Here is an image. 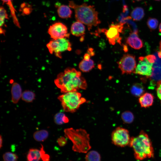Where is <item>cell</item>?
I'll use <instances>...</instances> for the list:
<instances>
[{"instance_id": "cell-4", "label": "cell", "mask_w": 161, "mask_h": 161, "mask_svg": "<svg viewBox=\"0 0 161 161\" xmlns=\"http://www.w3.org/2000/svg\"><path fill=\"white\" fill-rule=\"evenodd\" d=\"M64 132L65 137L72 142L74 151L86 153L91 148L89 134L85 129L69 128L65 129Z\"/></svg>"}, {"instance_id": "cell-13", "label": "cell", "mask_w": 161, "mask_h": 161, "mask_svg": "<svg viewBox=\"0 0 161 161\" xmlns=\"http://www.w3.org/2000/svg\"><path fill=\"white\" fill-rule=\"evenodd\" d=\"M126 43L131 47L137 49H139L143 47V42L139 37L138 33L132 32L126 39Z\"/></svg>"}, {"instance_id": "cell-17", "label": "cell", "mask_w": 161, "mask_h": 161, "mask_svg": "<svg viewBox=\"0 0 161 161\" xmlns=\"http://www.w3.org/2000/svg\"><path fill=\"white\" fill-rule=\"evenodd\" d=\"M57 13L59 17L61 18H69L72 13V10L68 6L62 5L58 7Z\"/></svg>"}, {"instance_id": "cell-42", "label": "cell", "mask_w": 161, "mask_h": 161, "mask_svg": "<svg viewBox=\"0 0 161 161\" xmlns=\"http://www.w3.org/2000/svg\"><path fill=\"white\" fill-rule=\"evenodd\" d=\"M155 1H160L161 0H155Z\"/></svg>"}, {"instance_id": "cell-29", "label": "cell", "mask_w": 161, "mask_h": 161, "mask_svg": "<svg viewBox=\"0 0 161 161\" xmlns=\"http://www.w3.org/2000/svg\"><path fill=\"white\" fill-rule=\"evenodd\" d=\"M20 10L22 12V15H27L31 13L32 8L31 5L27 3H23L21 5Z\"/></svg>"}, {"instance_id": "cell-27", "label": "cell", "mask_w": 161, "mask_h": 161, "mask_svg": "<svg viewBox=\"0 0 161 161\" xmlns=\"http://www.w3.org/2000/svg\"><path fill=\"white\" fill-rule=\"evenodd\" d=\"M150 77L154 80H161V66H153L152 74Z\"/></svg>"}, {"instance_id": "cell-41", "label": "cell", "mask_w": 161, "mask_h": 161, "mask_svg": "<svg viewBox=\"0 0 161 161\" xmlns=\"http://www.w3.org/2000/svg\"><path fill=\"white\" fill-rule=\"evenodd\" d=\"M137 1H141V0H135Z\"/></svg>"}, {"instance_id": "cell-40", "label": "cell", "mask_w": 161, "mask_h": 161, "mask_svg": "<svg viewBox=\"0 0 161 161\" xmlns=\"http://www.w3.org/2000/svg\"><path fill=\"white\" fill-rule=\"evenodd\" d=\"M159 32L161 33V23L159 25Z\"/></svg>"}, {"instance_id": "cell-24", "label": "cell", "mask_w": 161, "mask_h": 161, "mask_svg": "<svg viewBox=\"0 0 161 161\" xmlns=\"http://www.w3.org/2000/svg\"><path fill=\"white\" fill-rule=\"evenodd\" d=\"M85 159L86 161H100V155L97 151H90L86 154Z\"/></svg>"}, {"instance_id": "cell-10", "label": "cell", "mask_w": 161, "mask_h": 161, "mask_svg": "<svg viewBox=\"0 0 161 161\" xmlns=\"http://www.w3.org/2000/svg\"><path fill=\"white\" fill-rule=\"evenodd\" d=\"M48 32L51 38L54 39L64 38H68L70 35L66 26L60 22L55 23L50 26Z\"/></svg>"}, {"instance_id": "cell-16", "label": "cell", "mask_w": 161, "mask_h": 161, "mask_svg": "<svg viewBox=\"0 0 161 161\" xmlns=\"http://www.w3.org/2000/svg\"><path fill=\"white\" fill-rule=\"evenodd\" d=\"M95 67L94 61L90 59L86 60L84 59L79 63V68L83 72H88L90 71Z\"/></svg>"}, {"instance_id": "cell-6", "label": "cell", "mask_w": 161, "mask_h": 161, "mask_svg": "<svg viewBox=\"0 0 161 161\" xmlns=\"http://www.w3.org/2000/svg\"><path fill=\"white\" fill-rule=\"evenodd\" d=\"M64 38L56 39H53L47 45L50 53L54 54L57 57L62 58L61 53L72 49L71 44L67 38Z\"/></svg>"}, {"instance_id": "cell-22", "label": "cell", "mask_w": 161, "mask_h": 161, "mask_svg": "<svg viewBox=\"0 0 161 161\" xmlns=\"http://www.w3.org/2000/svg\"><path fill=\"white\" fill-rule=\"evenodd\" d=\"M48 132L45 130H41L35 131L33 134L34 139L38 141H44L48 137Z\"/></svg>"}, {"instance_id": "cell-37", "label": "cell", "mask_w": 161, "mask_h": 161, "mask_svg": "<svg viewBox=\"0 0 161 161\" xmlns=\"http://www.w3.org/2000/svg\"><path fill=\"white\" fill-rule=\"evenodd\" d=\"M91 56L88 53H86L84 56V59L88 60L90 59Z\"/></svg>"}, {"instance_id": "cell-33", "label": "cell", "mask_w": 161, "mask_h": 161, "mask_svg": "<svg viewBox=\"0 0 161 161\" xmlns=\"http://www.w3.org/2000/svg\"><path fill=\"white\" fill-rule=\"evenodd\" d=\"M156 91L157 96L161 103V80L158 81L157 83Z\"/></svg>"}, {"instance_id": "cell-39", "label": "cell", "mask_w": 161, "mask_h": 161, "mask_svg": "<svg viewBox=\"0 0 161 161\" xmlns=\"http://www.w3.org/2000/svg\"><path fill=\"white\" fill-rule=\"evenodd\" d=\"M2 137L1 135H0V148H1L2 147Z\"/></svg>"}, {"instance_id": "cell-23", "label": "cell", "mask_w": 161, "mask_h": 161, "mask_svg": "<svg viewBox=\"0 0 161 161\" xmlns=\"http://www.w3.org/2000/svg\"><path fill=\"white\" fill-rule=\"evenodd\" d=\"M54 119L55 123L58 125L66 123L69 121L68 118L62 112L57 113L55 116Z\"/></svg>"}, {"instance_id": "cell-8", "label": "cell", "mask_w": 161, "mask_h": 161, "mask_svg": "<svg viewBox=\"0 0 161 161\" xmlns=\"http://www.w3.org/2000/svg\"><path fill=\"white\" fill-rule=\"evenodd\" d=\"M124 24L120 23L112 24L108 29H103L99 30L104 33L110 44L114 45L116 41L120 44L121 38L120 37V33L122 32Z\"/></svg>"}, {"instance_id": "cell-3", "label": "cell", "mask_w": 161, "mask_h": 161, "mask_svg": "<svg viewBox=\"0 0 161 161\" xmlns=\"http://www.w3.org/2000/svg\"><path fill=\"white\" fill-rule=\"evenodd\" d=\"M129 145L134 151L136 159L142 160L153 157L154 150L148 135L141 131L138 135L131 138Z\"/></svg>"}, {"instance_id": "cell-15", "label": "cell", "mask_w": 161, "mask_h": 161, "mask_svg": "<svg viewBox=\"0 0 161 161\" xmlns=\"http://www.w3.org/2000/svg\"><path fill=\"white\" fill-rule=\"evenodd\" d=\"M12 101L14 103L18 102L21 97V88L20 85L17 83H14L12 86L11 90Z\"/></svg>"}, {"instance_id": "cell-38", "label": "cell", "mask_w": 161, "mask_h": 161, "mask_svg": "<svg viewBox=\"0 0 161 161\" xmlns=\"http://www.w3.org/2000/svg\"><path fill=\"white\" fill-rule=\"evenodd\" d=\"M159 49L160 51L158 53V55L159 58H161V41L160 43Z\"/></svg>"}, {"instance_id": "cell-34", "label": "cell", "mask_w": 161, "mask_h": 161, "mask_svg": "<svg viewBox=\"0 0 161 161\" xmlns=\"http://www.w3.org/2000/svg\"><path fill=\"white\" fill-rule=\"evenodd\" d=\"M57 143L60 146L62 147L67 143V140L64 137H61L58 139Z\"/></svg>"}, {"instance_id": "cell-35", "label": "cell", "mask_w": 161, "mask_h": 161, "mask_svg": "<svg viewBox=\"0 0 161 161\" xmlns=\"http://www.w3.org/2000/svg\"><path fill=\"white\" fill-rule=\"evenodd\" d=\"M145 57L150 62L152 63H154L156 60V57L153 55H149Z\"/></svg>"}, {"instance_id": "cell-14", "label": "cell", "mask_w": 161, "mask_h": 161, "mask_svg": "<svg viewBox=\"0 0 161 161\" xmlns=\"http://www.w3.org/2000/svg\"><path fill=\"white\" fill-rule=\"evenodd\" d=\"M154 98V96L151 94L146 92L140 97L139 102L142 107L147 108L152 105Z\"/></svg>"}, {"instance_id": "cell-1", "label": "cell", "mask_w": 161, "mask_h": 161, "mask_svg": "<svg viewBox=\"0 0 161 161\" xmlns=\"http://www.w3.org/2000/svg\"><path fill=\"white\" fill-rule=\"evenodd\" d=\"M56 86L62 93L77 92L86 89L87 84L80 72L74 68H68L59 74L54 81Z\"/></svg>"}, {"instance_id": "cell-9", "label": "cell", "mask_w": 161, "mask_h": 161, "mask_svg": "<svg viewBox=\"0 0 161 161\" xmlns=\"http://www.w3.org/2000/svg\"><path fill=\"white\" fill-rule=\"evenodd\" d=\"M117 63L122 74H130L135 71L136 64L135 57L133 55H124Z\"/></svg>"}, {"instance_id": "cell-25", "label": "cell", "mask_w": 161, "mask_h": 161, "mask_svg": "<svg viewBox=\"0 0 161 161\" xmlns=\"http://www.w3.org/2000/svg\"><path fill=\"white\" fill-rule=\"evenodd\" d=\"M121 117L123 121L127 124L131 123L133 121L134 119L133 114L129 111L123 112L121 114Z\"/></svg>"}, {"instance_id": "cell-12", "label": "cell", "mask_w": 161, "mask_h": 161, "mask_svg": "<svg viewBox=\"0 0 161 161\" xmlns=\"http://www.w3.org/2000/svg\"><path fill=\"white\" fill-rule=\"evenodd\" d=\"M70 31L72 35L80 37L81 41L83 40L85 28L82 23L78 21L73 23L71 25Z\"/></svg>"}, {"instance_id": "cell-36", "label": "cell", "mask_w": 161, "mask_h": 161, "mask_svg": "<svg viewBox=\"0 0 161 161\" xmlns=\"http://www.w3.org/2000/svg\"><path fill=\"white\" fill-rule=\"evenodd\" d=\"M87 53L91 56H93L95 54V53L93 52V49L92 48H89L88 49L87 51Z\"/></svg>"}, {"instance_id": "cell-28", "label": "cell", "mask_w": 161, "mask_h": 161, "mask_svg": "<svg viewBox=\"0 0 161 161\" xmlns=\"http://www.w3.org/2000/svg\"><path fill=\"white\" fill-rule=\"evenodd\" d=\"M3 158L4 161H17L18 157L15 153L7 152L4 154Z\"/></svg>"}, {"instance_id": "cell-18", "label": "cell", "mask_w": 161, "mask_h": 161, "mask_svg": "<svg viewBox=\"0 0 161 161\" xmlns=\"http://www.w3.org/2000/svg\"><path fill=\"white\" fill-rule=\"evenodd\" d=\"M145 15L143 8L137 7L135 8L131 11V18L134 21H139L142 19Z\"/></svg>"}, {"instance_id": "cell-30", "label": "cell", "mask_w": 161, "mask_h": 161, "mask_svg": "<svg viewBox=\"0 0 161 161\" xmlns=\"http://www.w3.org/2000/svg\"><path fill=\"white\" fill-rule=\"evenodd\" d=\"M147 24L148 27L150 30H155L158 26V21L155 18H149L147 20Z\"/></svg>"}, {"instance_id": "cell-20", "label": "cell", "mask_w": 161, "mask_h": 161, "mask_svg": "<svg viewBox=\"0 0 161 161\" xmlns=\"http://www.w3.org/2000/svg\"><path fill=\"white\" fill-rule=\"evenodd\" d=\"M130 91L133 95L138 97H140L144 94V89L142 84L139 83H136L132 86Z\"/></svg>"}, {"instance_id": "cell-2", "label": "cell", "mask_w": 161, "mask_h": 161, "mask_svg": "<svg viewBox=\"0 0 161 161\" xmlns=\"http://www.w3.org/2000/svg\"><path fill=\"white\" fill-rule=\"evenodd\" d=\"M69 6L74 10L76 20L86 25L89 31L93 26H96L100 23L98 13L94 6L85 3L78 5L72 1H70Z\"/></svg>"}, {"instance_id": "cell-21", "label": "cell", "mask_w": 161, "mask_h": 161, "mask_svg": "<svg viewBox=\"0 0 161 161\" xmlns=\"http://www.w3.org/2000/svg\"><path fill=\"white\" fill-rule=\"evenodd\" d=\"M3 3H6L9 7L11 12L14 24L18 27H20L19 24L16 16L15 11H16L12 3V0H1Z\"/></svg>"}, {"instance_id": "cell-11", "label": "cell", "mask_w": 161, "mask_h": 161, "mask_svg": "<svg viewBox=\"0 0 161 161\" xmlns=\"http://www.w3.org/2000/svg\"><path fill=\"white\" fill-rule=\"evenodd\" d=\"M134 73L137 74L150 77L152 74L153 63L150 62L146 57H140Z\"/></svg>"}, {"instance_id": "cell-5", "label": "cell", "mask_w": 161, "mask_h": 161, "mask_svg": "<svg viewBox=\"0 0 161 161\" xmlns=\"http://www.w3.org/2000/svg\"><path fill=\"white\" fill-rule=\"evenodd\" d=\"M58 99L64 111L71 113L75 112L81 105L86 101L85 98L81 97V94L77 92L65 93L59 96Z\"/></svg>"}, {"instance_id": "cell-26", "label": "cell", "mask_w": 161, "mask_h": 161, "mask_svg": "<svg viewBox=\"0 0 161 161\" xmlns=\"http://www.w3.org/2000/svg\"><path fill=\"white\" fill-rule=\"evenodd\" d=\"M35 95L33 92L26 90L21 95L22 99L27 102H31L35 99Z\"/></svg>"}, {"instance_id": "cell-7", "label": "cell", "mask_w": 161, "mask_h": 161, "mask_svg": "<svg viewBox=\"0 0 161 161\" xmlns=\"http://www.w3.org/2000/svg\"><path fill=\"white\" fill-rule=\"evenodd\" d=\"M111 138L112 143L120 147L129 145L131 138L129 131L122 127H117L112 133Z\"/></svg>"}, {"instance_id": "cell-31", "label": "cell", "mask_w": 161, "mask_h": 161, "mask_svg": "<svg viewBox=\"0 0 161 161\" xmlns=\"http://www.w3.org/2000/svg\"><path fill=\"white\" fill-rule=\"evenodd\" d=\"M0 12V24L1 27L4 24L5 19L9 18L6 11L3 7H1Z\"/></svg>"}, {"instance_id": "cell-32", "label": "cell", "mask_w": 161, "mask_h": 161, "mask_svg": "<svg viewBox=\"0 0 161 161\" xmlns=\"http://www.w3.org/2000/svg\"><path fill=\"white\" fill-rule=\"evenodd\" d=\"M40 149L41 159L42 161H49L50 156L46 154L44 151L43 146L41 145Z\"/></svg>"}, {"instance_id": "cell-19", "label": "cell", "mask_w": 161, "mask_h": 161, "mask_svg": "<svg viewBox=\"0 0 161 161\" xmlns=\"http://www.w3.org/2000/svg\"><path fill=\"white\" fill-rule=\"evenodd\" d=\"M27 161H39L41 159L40 150L35 148H31L27 156Z\"/></svg>"}]
</instances>
